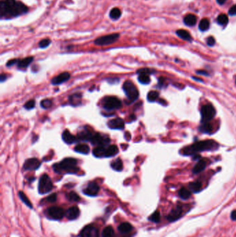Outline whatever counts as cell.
<instances>
[{"instance_id":"42","label":"cell","mask_w":236,"mask_h":237,"mask_svg":"<svg viewBox=\"0 0 236 237\" xmlns=\"http://www.w3.org/2000/svg\"><path fill=\"white\" fill-rule=\"evenodd\" d=\"M52 101L49 99H44L40 103V105L44 109H48L52 106Z\"/></svg>"},{"instance_id":"8","label":"cell","mask_w":236,"mask_h":237,"mask_svg":"<svg viewBox=\"0 0 236 237\" xmlns=\"http://www.w3.org/2000/svg\"><path fill=\"white\" fill-rule=\"evenodd\" d=\"M119 36H120V35L118 33H112V34L102 36V37L97 38L94 41V44L98 46L109 45V44L114 43L118 39Z\"/></svg>"},{"instance_id":"15","label":"cell","mask_w":236,"mask_h":237,"mask_svg":"<svg viewBox=\"0 0 236 237\" xmlns=\"http://www.w3.org/2000/svg\"><path fill=\"white\" fill-rule=\"evenodd\" d=\"M100 190L98 185L94 182H91L83 190V193L89 196H96Z\"/></svg>"},{"instance_id":"25","label":"cell","mask_w":236,"mask_h":237,"mask_svg":"<svg viewBox=\"0 0 236 237\" xmlns=\"http://www.w3.org/2000/svg\"><path fill=\"white\" fill-rule=\"evenodd\" d=\"M184 22L188 27H193L197 22V17L193 14H188L184 18Z\"/></svg>"},{"instance_id":"37","label":"cell","mask_w":236,"mask_h":237,"mask_svg":"<svg viewBox=\"0 0 236 237\" xmlns=\"http://www.w3.org/2000/svg\"><path fill=\"white\" fill-rule=\"evenodd\" d=\"M121 15V12L119 8H114L113 9L111 10L110 16V18L113 19H117L120 18Z\"/></svg>"},{"instance_id":"11","label":"cell","mask_w":236,"mask_h":237,"mask_svg":"<svg viewBox=\"0 0 236 237\" xmlns=\"http://www.w3.org/2000/svg\"><path fill=\"white\" fill-rule=\"evenodd\" d=\"M98 230L93 225H86L80 233V237H98Z\"/></svg>"},{"instance_id":"52","label":"cell","mask_w":236,"mask_h":237,"mask_svg":"<svg viewBox=\"0 0 236 237\" xmlns=\"http://www.w3.org/2000/svg\"><path fill=\"white\" fill-rule=\"evenodd\" d=\"M198 73L199 74H203V75H208V73L204 71H198Z\"/></svg>"},{"instance_id":"43","label":"cell","mask_w":236,"mask_h":237,"mask_svg":"<svg viewBox=\"0 0 236 237\" xmlns=\"http://www.w3.org/2000/svg\"><path fill=\"white\" fill-rule=\"evenodd\" d=\"M50 43H51V40H50L48 38L43 39V40H42L40 43H39V46H40V48L44 49L48 47L50 44Z\"/></svg>"},{"instance_id":"51","label":"cell","mask_w":236,"mask_h":237,"mask_svg":"<svg viewBox=\"0 0 236 237\" xmlns=\"http://www.w3.org/2000/svg\"><path fill=\"white\" fill-rule=\"evenodd\" d=\"M226 1V0H217V2L220 5H222L224 2H225Z\"/></svg>"},{"instance_id":"5","label":"cell","mask_w":236,"mask_h":237,"mask_svg":"<svg viewBox=\"0 0 236 237\" xmlns=\"http://www.w3.org/2000/svg\"><path fill=\"white\" fill-rule=\"evenodd\" d=\"M53 182L48 175L44 174L40 178L38 185V191L40 194H45L51 191L53 189Z\"/></svg>"},{"instance_id":"48","label":"cell","mask_w":236,"mask_h":237,"mask_svg":"<svg viewBox=\"0 0 236 237\" xmlns=\"http://www.w3.org/2000/svg\"><path fill=\"white\" fill-rule=\"evenodd\" d=\"M19 60H18V59H13V60H10L8 61V62L6 64V66L7 67H10V66H13L14 65H15V64L18 63Z\"/></svg>"},{"instance_id":"1","label":"cell","mask_w":236,"mask_h":237,"mask_svg":"<svg viewBox=\"0 0 236 237\" xmlns=\"http://www.w3.org/2000/svg\"><path fill=\"white\" fill-rule=\"evenodd\" d=\"M28 8L22 2L15 0H4L0 3V15L2 17L6 15L18 16L26 13Z\"/></svg>"},{"instance_id":"36","label":"cell","mask_w":236,"mask_h":237,"mask_svg":"<svg viewBox=\"0 0 236 237\" xmlns=\"http://www.w3.org/2000/svg\"><path fill=\"white\" fill-rule=\"evenodd\" d=\"M19 196L20 198V199L22 202H23L25 205H26L27 207H29V208L32 209L33 208V205L31 204V202L29 200V199L28 198V197L25 195L23 191H19Z\"/></svg>"},{"instance_id":"28","label":"cell","mask_w":236,"mask_h":237,"mask_svg":"<svg viewBox=\"0 0 236 237\" xmlns=\"http://www.w3.org/2000/svg\"><path fill=\"white\" fill-rule=\"evenodd\" d=\"M105 148L106 146H96L93 150V155L96 157H105Z\"/></svg>"},{"instance_id":"17","label":"cell","mask_w":236,"mask_h":237,"mask_svg":"<svg viewBox=\"0 0 236 237\" xmlns=\"http://www.w3.org/2000/svg\"><path fill=\"white\" fill-rule=\"evenodd\" d=\"M108 127L111 129H115V130H122L125 127V122L123 119L121 118H116L110 120L107 123Z\"/></svg>"},{"instance_id":"45","label":"cell","mask_w":236,"mask_h":237,"mask_svg":"<svg viewBox=\"0 0 236 237\" xmlns=\"http://www.w3.org/2000/svg\"><path fill=\"white\" fill-rule=\"evenodd\" d=\"M45 199L48 202H50V203L55 202L57 200V194H52L47 198H46Z\"/></svg>"},{"instance_id":"27","label":"cell","mask_w":236,"mask_h":237,"mask_svg":"<svg viewBox=\"0 0 236 237\" xmlns=\"http://www.w3.org/2000/svg\"><path fill=\"white\" fill-rule=\"evenodd\" d=\"M111 167L113 170L116 171H121L123 169V164L120 158H117L113 160L111 163Z\"/></svg>"},{"instance_id":"22","label":"cell","mask_w":236,"mask_h":237,"mask_svg":"<svg viewBox=\"0 0 236 237\" xmlns=\"http://www.w3.org/2000/svg\"><path fill=\"white\" fill-rule=\"evenodd\" d=\"M207 165V161L206 160H202L199 161L198 163L196 164V165L194 166L193 169V173L195 174H199V173L202 172L204 169L206 168Z\"/></svg>"},{"instance_id":"41","label":"cell","mask_w":236,"mask_h":237,"mask_svg":"<svg viewBox=\"0 0 236 237\" xmlns=\"http://www.w3.org/2000/svg\"><path fill=\"white\" fill-rule=\"evenodd\" d=\"M149 221L154 223H159L161 220V215L159 211H156L154 212L151 214L150 216L148 218Z\"/></svg>"},{"instance_id":"18","label":"cell","mask_w":236,"mask_h":237,"mask_svg":"<svg viewBox=\"0 0 236 237\" xmlns=\"http://www.w3.org/2000/svg\"><path fill=\"white\" fill-rule=\"evenodd\" d=\"M70 79V74L69 72H63L58 76H55L51 80V83L54 85H58L65 83Z\"/></svg>"},{"instance_id":"10","label":"cell","mask_w":236,"mask_h":237,"mask_svg":"<svg viewBox=\"0 0 236 237\" xmlns=\"http://www.w3.org/2000/svg\"><path fill=\"white\" fill-rule=\"evenodd\" d=\"M46 215L50 219L59 221L65 216V211H64L63 209L61 207H51L47 209L46 211Z\"/></svg>"},{"instance_id":"49","label":"cell","mask_w":236,"mask_h":237,"mask_svg":"<svg viewBox=\"0 0 236 237\" xmlns=\"http://www.w3.org/2000/svg\"><path fill=\"white\" fill-rule=\"evenodd\" d=\"M231 218L233 221H236V210L232 211L231 214Z\"/></svg>"},{"instance_id":"31","label":"cell","mask_w":236,"mask_h":237,"mask_svg":"<svg viewBox=\"0 0 236 237\" xmlns=\"http://www.w3.org/2000/svg\"><path fill=\"white\" fill-rule=\"evenodd\" d=\"M177 34L179 36V38H181L182 39L184 40H187V41H190L191 40V35L188 31H186L184 29H179L177 31Z\"/></svg>"},{"instance_id":"7","label":"cell","mask_w":236,"mask_h":237,"mask_svg":"<svg viewBox=\"0 0 236 237\" xmlns=\"http://www.w3.org/2000/svg\"><path fill=\"white\" fill-rule=\"evenodd\" d=\"M216 111L211 104H206L202 108V122L206 123L210 121L215 116Z\"/></svg>"},{"instance_id":"16","label":"cell","mask_w":236,"mask_h":237,"mask_svg":"<svg viewBox=\"0 0 236 237\" xmlns=\"http://www.w3.org/2000/svg\"><path fill=\"white\" fill-rule=\"evenodd\" d=\"M94 133H92V131L89 129L88 127H84L82 130L79 131L78 133L77 138L78 139L81 141H90L91 137L94 135Z\"/></svg>"},{"instance_id":"20","label":"cell","mask_w":236,"mask_h":237,"mask_svg":"<svg viewBox=\"0 0 236 237\" xmlns=\"http://www.w3.org/2000/svg\"><path fill=\"white\" fill-rule=\"evenodd\" d=\"M62 138L63 139V141L67 144H74L77 141L78 139V138L76 137L74 135H72V134L69 132L68 130H65L64 131L62 135Z\"/></svg>"},{"instance_id":"32","label":"cell","mask_w":236,"mask_h":237,"mask_svg":"<svg viewBox=\"0 0 236 237\" xmlns=\"http://www.w3.org/2000/svg\"><path fill=\"white\" fill-rule=\"evenodd\" d=\"M178 194H179V197L183 200H187L191 196L190 191L184 187H182V189H180Z\"/></svg>"},{"instance_id":"40","label":"cell","mask_w":236,"mask_h":237,"mask_svg":"<svg viewBox=\"0 0 236 237\" xmlns=\"http://www.w3.org/2000/svg\"><path fill=\"white\" fill-rule=\"evenodd\" d=\"M217 22H218V24H220V25H225L228 23L229 22L228 16L225 15V14H220V15L218 17Z\"/></svg>"},{"instance_id":"6","label":"cell","mask_w":236,"mask_h":237,"mask_svg":"<svg viewBox=\"0 0 236 237\" xmlns=\"http://www.w3.org/2000/svg\"><path fill=\"white\" fill-rule=\"evenodd\" d=\"M102 105L104 109L107 110H114L119 109L121 107L122 103L120 99L115 96H106L102 99Z\"/></svg>"},{"instance_id":"26","label":"cell","mask_w":236,"mask_h":237,"mask_svg":"<svg viewBox=\"0 0 236 237\" xmlns=\"http://www.w3.org/2000/svg\"><path fill=\"white\" fill-rule=\"evenodd\" d=\"M133 229L132 225L129 223H123L121 225H119L118 227V230L121 233L123 234H127L131 232Z\"/></svg>"},{"instance_id":"39","label":"cell","mask_w":236,"mask_h":237,"mask_svg":"<svg viewBox=\"0 0 236 237\" xmlns=\"http://www.w3.org/2000/svg\"><path fill=\"white\" fill-rule=\"evenodd\" d=\"M66 198L69 201L71 202H78L80 200V196L74 191H71L70 193H69L66 195Z\"/></svg>"},{"instance_id":"21","label":"cell","mask_w":236,"mask_h":237,"mask_svg":"<svg viewBox=\"0 0 236 237\" xmlns=\"http://www.w3.org/2000/svg\"><path fill=\"white\" fill-rule=\"evenodd\" d=\"M118 153V148L116 145H111L105 148V157H114Z\"/></svg>"},{"instance_id":"35","label":"cell","mask_w":236,"mask_h":237,"mask_svg":"<svg viewBox=\"0 0 236 237\" xmlns=\"http://www.w3.org/2000/svg\"><path fill=\"white\" fill-rule=\"evenodd\" d=\"M199 130H200V131L202 133H210L212 132L213 127L209 122L202 123V124L201 125L200 128H199Z\"/></svg>"},{"instance_id":"24","label":"cell","mask_w":236,"mask_h":237,"mask_svg":"<svg viewBox=\"0 0 236 237\" xmlns=\"http://www.w3.org/2000/svg\"><path fill=\"white\" fill-rule=\"evenodd\" d=\"M81 99H82V95L80 93H76L74 94L69 96V100L70 104L72 105H74V106H76V105H78L80 104L81 103Z\"/></svg>"},{"instance_id":"23","label":"cell","mask_w":236,"mask_h":237,"mask_svg":"<svg viewBox=\"0 0 236 237\" xmlns=\"http://www.w3.org/2000/svg\"><path fill=\"white\" fill-rule=\"evenodd\" d=\"M74 150L76 153H81V154H84V155H87L90 151V149L87 144H79L75 146Z\"/></svg>"},{"instance_id":"29","label":"cell","mask_w":236,"mask_h":237,"mask_svg":"<svg viewBox=\"0 0 236 237\" xmlns=\"http://www.w3.org/2000/svg\"><path fill=\"white\" fill-rule=\"evenodd\" d=\"M33 57H27L25 58L22 60H19L18 63V66L19 68L20 69H25L28 66L30 65V64L33 62Z\"/></svg>"},{"instance_id":"4","label":"cell","mask_w":236,"mask_h":237,"mask_svg":"<svg viewBox=\"0 0 236 237\" xmlns=\"http://www.w3.org/2000/svg\"><path fill=\"white\" fill-rule=\"evenodd\" d=\"M123 89L125 94L130 101L133 102L138 98V91L135 85L130 80H126L125 81L123 85Z\"/></svg>"},{"instance_id":"2","label":"cell","mask_w":236,"mask_h":237,"mask_svg":"<svg viewBox=\"0 0 236 237\" xmlns=\"http://www.w3.org/2000/svg\"><path fill=\"white\" fill-rule=\"evenodd\" d=\"M218 147V144L213 140H204L194 143L190 146L184 148L182 153L184 155H192L198 152L210 150Z\"/></svg>"},{"instance_id":"9","label":"cell","mask_w":236,"mask_h":237,"mask_svg":"<svg viewBox=\"0 0 236 237\" xmlns=\"http://www.w3.org/2000/svg\"><path fill=\"white\" fill-rule=\"evenodd\" d=\"M91 144L96 146H106L110 143V139L107 135L98 133H94L91 139Z\"/></svg>"},{"instance_id":"3","label":"cell","mask_w":236,"mask_h":237,"mask_svg":"<svg viewBox=\"0 0 236 237\" xmlns=\"http://www.w3.org/2000/svg\"><path fill=\"white\" fill-rule=\"evenodd\" d=\"M77 160L72 157L65 158L60 162L53 165L54 171L57 174H76L78 171Z\"/></svg>"},{"instance_id":"30","label":"cell","mask_w":236,"mask_h":237,"mask_svg":"<svg viewBox=\"0 0 236 237\" xmlns=\"http://www.w3.org/2000/svg\"><path fill=\"white\" fill-rule=\"evenodd\" d=\"M202 183L200 182H198V181H197V182H193L189 184L190 191L194 192V193H198V192L202 190Z\"/></svg>"},{"instance_id":"34","label":"cell","mask_w":236,"mask_h":237,"mask_svg":"<svg viewBox=\"0 0 236 237\" xmlns=\"http://www.w3.org/2000/svg\"><path fill=\"white\" fill-rule=\"evenodd\" d=\"M210 26V22L209 20L206 18L202 19L199 24V29H200L202 31H205L209 29Z\"/></svg>"},{"instance_id":"13","label":"cell","mask_w":236,"mask_h":237,"mask_svg":"<svg viewBox=\"0 0 236 237\" xmlns=\"http://www.w3.org/2000/svg\"><path fill=\"white\" fill-rule=\"evenodd\" d=\"M41 165V162L37 158H30L28 159L24 164L23 168L24 170L28 171H35L37 170Z\"/></svg>"},{"instance_id":"14","label":"cell","mask_w":236,"mask_h":237,"mask_svg":"<svg viewBox=\"0 0 236 237\" xmlns=\"http://www.w3.org/2000/svg\"><path fill=\"white\" fill-rule=\"evenodd\" d=\"M183 208L181 206H177L176 207H174L173 210L170 212L167 216V219L169 222H174L176 221L177 220L179 219L182 216L183 214Z\"/></svg>"},{"instance_id":"38","label":"cell","mask_w":236,"mask_h":237,"mask_svg":"<svg viewBox=\"0 0 236 237\" xmlns=\"http://www.w3.org/2000/svg\"><path fill=\"white\" fill-rule=\"evenodd\" d=\"M159 92L157 91H150V92L148 94V96H147V99H148V101L150 102H154L155 101H157V99L159 98Z\"/></svg>"},{"instance_id":"44","label":"cell","mask_w":236,"mask_h":237,"mask_svg":"<svg viewBox=\"0 0 236 237\" xmlns=\"http://www.w3.org/2000/svg\"><path fill=\"white\" fill-rule=\"evenodd\" d=\"M35 105V100H30V101H27L24 105V108L26 110H31L33 108H34Z\"/></svg>"},{"instance_id":"12","label":"cell","mask_w":236,"mask_h":237,"mask_svg":"<svg viewBox=\"0 0 236 237\" xmlns=\"http://www.w3.org/2000/svg\"><path fill=\"white\" fill-rule=\"evenodd\" d=\"M137 73L138 74V80L141 83L144 85L149 84L150 83V79L149 75L151 73V70L147 68L141 69L137 71Z\"/></svg>"},{"instance_id":"50","label":"cell","mask_w":236,"mask_h":237,"mask_svg":"<svg viewBox=\"0 0 236 237\" xmlns=\"http://www.w3.org/2000/svg\"><path fill=\"white\" fill-rule=\"evenodd\" d=\"M6 79H7L6 75L4 74H2L1 75V78H0V80H1V82H4V81H5V80H6Z\"/></svg>"},{"instance_id":"33","label":"cell","mask_w":236,"mask_h":237,"mask_svg":"<svg viewBox=\"0 0 236 237\" xmlns=\"http://www.w3.org/2000/svg\"><path fill=\"white\" fill-rule=\"evenodd\" d=\"M114 235V231L113 227L110 225L105 227L102 232V237H113Z\"/></svg>"},{"instance_id":"19","label":"cell","mask_w":236,"mask_h":237,"mask_svg":"<svg viewBox=\"0 0 236 237\" xmlns=\"http://www.w3.org/2000/svg\"><path fill=\"white\" fill-rule=\"evenodd\" d=\"M80 214V211L79 208L76 207V206H74V207L68 209L66 212V216L70 221H74V220H76L78 218Z\"/></svg>"},{"instance_id":"47","label":"cell","mask_w":236,"mask_h":237,"mask_svg":"<svg viewBox=\"0 0 236 237\" xmlns=\"http://www.w3.org/2000/svg\"><path fill=\"white\" fill-rule=\"evenodd\" d=\"M229 14L231 16L236 15V4L234 5L232 7L230 8V9L229 10Z\"/></svg>"},{"instance_id":"46","label":"cell","mask_w":236,"mask_h":237,"mask_svg":"<svg viewBox=\"0 0 236 237\" xmlns=\"http://www.w3.org/2000/svg\"><path fill=\"white\" fill-rule=\"evenodd\" d=\"M215 38L212 37V36H210V37L208 38L207 39V44L210 47H212L215 44Z\"/></svg>"}]
</instances>
